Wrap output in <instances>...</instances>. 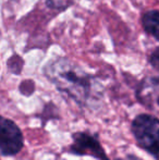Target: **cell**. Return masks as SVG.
Here are the masks:
<instances>
[{"label":"cell","instance_id":"obj_1","mask_svg":"<svg viewBox=\"0 0 159 160\" xmlns=\"http://www.w3.org/2000/svg\"><path fill=\"white\" fill-rule=\"evenodd\" d=\"M42 73L60 93L81 107H87L91 101L102 97L96 78L68 58L50 60L44 67Z\"/></svg>","mask_w":159,"mask_h":160},{"label":"cell","instance_id":"obj_2","mask_svg":"<svg viewBox=\"0 0 159 160\" xmlns=\"http://www.w3.org/2000/svg\"><path fill=\"white\" fill-rule=\"evenodd\" d=\"M131 132L140 148L159 160V119L149 113H141L133 119Z\"/></svg>","mask_w":159,"mask_h":160},{"label":"cell","instance_id":"obj_3","mask_svg":"<svg viewBox=\"0 0 159 160\" xmlns=\"http://www.w3.org/2000/svg\"><path fill=\"white\" fill-rule=\"evenodd\" d=\"M24 147V136L19 125L2 117L0 121V152L2 157L17 156Z\"/></svg>","mask_w":159,"mask_h":160},{"label":"cell","instance_id":"obj_4","mask_svg":"<svg viewBox=\"0 0 159 160\" xmlns=\"http://www.w3.org/2000/svg\"><path fill=\"white\" fill-rule=\"evenodd\" d=\"M69 152L77 156H91L98 160H109L96 133L88 131L73 133Z\"/></svg>","mask_w":159,"mask_h":160},{"label":"cell","instance_id":"obj_5","mask_svg":"<svg viewBox=\"0 0 159 160\" xmlns=\"http://www.w3.org/2000/svg\"><path fill=\"white\" fill-rule=\"evenodd\" d=\"M137 101L145 108L159 110V76H146L138 84L135 92Z\"/></svg>","mask_w":159,"mask_h":160},{"label":"cell","instance_id":"obj_6","mask_svg":"<svg viewBox=\"0 0 159 160\" xmlns=\"http://www.w3.org/2000/svg\"><path fill=\"white\" fill-rule=\"evenodd\" d=\"M141 21L145 32L159 42V10H148Z\"/></svg>","mask_w":159,"mask_h":160},{"label":"cell","instance_id":"obj_7","mask_svg":"<svg viewBox=\"0 0 159 160\" xmlns=\"http://www.w3.org/2000/svg\"><path fill=\"white\" fill-rule=\"evenodd\" d=\"M148 62L155 70L159 71V47L155 48L148 57Z\"/></svg>","mask_w":159,"mask_h":160},{"label":"cell","instance_id":"obj_8","mask_svg":"<svg viewBox=\"0 0 159 160\" xmlns=\"http://www.w3.org/2000/svg\"><path fill=\"white\" fill-rule=\"evenodd\" d=\"M116 160H143V159H141L140 157L135 156V155H133V154H129V155H127V156H124V157L117 158Z\"/></svg>","mask_w":159,"mask_h":160}]
</instances>
